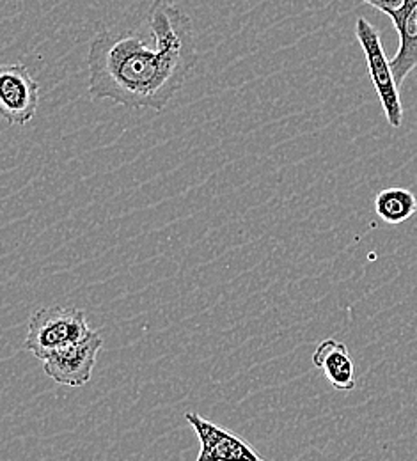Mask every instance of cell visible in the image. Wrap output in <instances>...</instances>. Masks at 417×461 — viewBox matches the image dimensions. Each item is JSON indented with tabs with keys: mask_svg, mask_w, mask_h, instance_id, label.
<instances>
[{
	"mask_svg": "<svg viewBox=\"0 0 417 461\" xmlns=\"http://www.w3.org/2000/svg\"><path fill=\"white\" fill-rule=\"evenodd\" d=\"M155 49L131 31H100L87 49V91L95 102L164 113L194 73L199 54L190 16L171 0L148 11Z\"/></svg>",
	"mask_w": 417,
	"mask_h": 461,
	"instance_id": "6da1fadb",
	"label": "cell"
},
{
	"mask_svg": "<svg viewBox=\"0 0 417 461\" xmlns=\"http://www.w3.org/2000/svg\"><path fill=\"white\" fill-rule=\"evenodd\" d=\"M93 329L86 314L75 307H41L29 318L25 348L40 360L66 346L86 339Z\"/></svg>",
	"mask_w": 417,
	"mask_h": 461,
	"instance_id": "7a4b0ae2",
	"label": "cell"
},
{
	"mask_svg": "<svg viewBox=\"0 0 417 461\" xmlns=\"http://www.w3.org/2000/svg\"><path fill=\"white\" fill-rule=\"evenodd\" d=\"M356 38L364 52L367 73L373 87L378 95L380 105L387 122L393 128H400L403 122V105L400 98V86L394 78L391 60L385 56L378 29L366 18L358 16L356 22Z\"/></svg>",
	"mask_w": 417,
	"mask_h": 461,
	"instance_id": "3957f363",
	"label": "cell"
},
{
	"mask_svg": "<svg viewBox=\"0 0 417 461\" xmlns=\"http://www.w3.org/2000/svg\"><path fill=\"white\" fill-rule=\"evenodd\" d=\"M40 84L23 64L0 68V114L9 126H25L38 113Z\"/></svg>",
	"mask_w": 417,
	"mask_h": 461,
	"instance_id": "277c9868",
	"label": "cell"
},
{
	"mask_svg": "<svg viewBox=\"0 0 417 461\" xmlns=\"http://www.w3.org/2000/svg\"><path fill=\"white\" fill-rule=\"evenodd\" d=\"M102 345L104 341L100 332L93 330L86 339L52 353L47 360H43V369L60 385L82 387L93 378Z\"/></svg>",
	"mask_w": 417,
	"mask_h": 461,
	"instance_id": "5b68a950",
	"label": "cell"
},
{
	"mask_svg": "<svg viewBox=\"0 0 417 461\" xmlns=\"http://www.w3.org/2000/svg\"><path fill=\"white\" fill-rule=\"evenodd\" d=\"M185 419L199 438L201 451L197 461H268L240 435L213 424L199 413L186 411Z\"/></svg>",
	"mask_w": 417,
	"mask_h": 461,
	"instance_id": "8992f818",
	"label": "cell"
},
{
	"mask_svg": "<svg viewBox=\"0 0 417 461\" xmlns=\"http://www.w3.org/2000/svg\"><path fill=\"white\" fill-rule=\"evenodd\" d=\"M389 18L400 36V47L391 59V68L398 86H402L417 68V0H405L403 7L389 14Z\"/></svg>",
	"mask_w": 417,
	"mask_h": 461,
	"instance_id": "52a82bcc",
	"label": "cell"
},
{
	"mask_svg": "<svg viewBox=\"0 0 417 461\" xmlns=\"http://www.w3.org/2000/svg\"><path fill=\"white\" fill-rule=\"evenodd\" d=\"M313 364L318 369H322L325 380L336 391L349 393L356 389V364L343 341H338V339L322 341L313 353Z\"/></svg>",
	"mask_w": 417,
	"mask_h": 461,
	"instance_id": "ba28073f",
	"label": "cell"
},
{
	"mask_svg": "<svg viewBox=\"0 0 417 461\" xmlns=\"http://www.w3.org/2000/svg\"><path fill=\"white\" fill-rule=\"evenodd\" d=\"M375 212L384 222L391 226L403 224L416 215V195L402 186L385 188L375 197Z\"/></svg>",
	"mask_w": 417,
	"mask_h": 461,
	"instance_id": "9c48e42d",
	"label": "cell"
},
{
	"mask_svg": "<svg viewBox=\"0 0 417 461\" xmlns=\"http://www.w3.org/2000/svg\"><path fill=\"white\" fill-rule=\"evenodd\" d=\"M362 2L367 4V5H373L375 9L385 13L387 16L393 14L394 11L402 9L403 4H405V0H362Z\"/></svg>",
	"mask_w": 417,
	"mask_h": 461,
	"instance_id": "30bf717a",
	"label": "cell"
}]
</instances>
